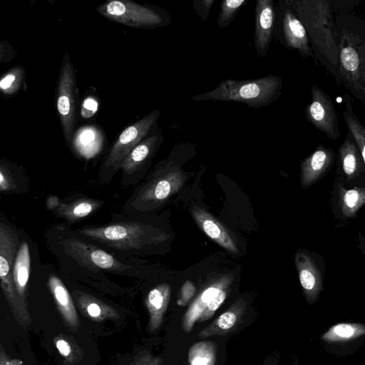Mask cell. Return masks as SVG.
<instances>
[{"mask_svg":"<svg viewBox=\"0 0 365 365\" xmlns=\"http://www.w3.org/2000/svg\"><path fill=\"white\" fill-rule=\"evenodd\" d=\"M195 287L192 282L187 280L181 287L180 297L178 299L179 304H185L195 294Z\"/></svg>","mask_w":365,"mask_h":365,"instance_id":"obj_30","label":"cell"},{"mask_svg":"<svg viewBox=\"0 0 365 365\" xmlns=\"http://www.w3.org/2000/svg\"><path fill=\"white\" fill-rule=\"evenodd\" d=\"M247 0H224L221 2L217 24L219 29H225L235 18Z\"/></svg>","mask_w":365,"mask_h":365,"instance_id":"obj_25","label":"cell"},{"mask_svg":"<svg viewBox=\"0 0 365 365\" xmlns=\"http://www.w3.org/2000/svg\"><path fill=\"white\" fill-rule=\"evenodd\" d=\"M230 285L231 284H229L222 288L218 292V294L213 298V299L207 304L205 310V312H206L205 314H207V313L211 314L214 312L221 306V304L223 303V302L227 297V291Z\"/></svg>","mask_w":365,"mask_h":365,"instance_id":"obj_28","label":"cell"},{"mask_svg":"<svg viewBox=\"0 0 365 365\" xmlns=\"http://www.w3.org/2000/svg\"><path fill=\"white\" fill-rule=\"evenodd\" d=\"M365 339V324L339 323L332 326L322 336L329 348H348L359 345Z\"/></svg>","mask_w":365,"mask_h":365,"instance_id":"obj_15","label":"cell"},{"mask_svg":"<svg viewBox=\"0 0 365 365\" xmlns=\"http://www.w3.org/2000/svg\"><path fill=\"white\" fill-rule=\"evenodd\" d=\"M160 116V110H153L121 131L100 167L99 176L102 180H110L120 170L123 162L131 150L158 127Z\"/></svg>","mask_w":365,"mask_h":365,"instance_id":"obj_5","label":"cell"},{"mask_svg":"<svg viewBox=\"0 0 365 365\" xmlns=\"http://www.w3.org/2000/svg\"><path fill=\"white\" fill-rule=\"evenodd\" d=\"M31 257L26 242H21L17 252L14 266L13 279L15 288L22 301L26 302V293L29 279Z\"/></svg>","mask_w":365,"mask_h":365,"instance_id":"obj_19","label":"cell"},{"mask_svg":"<svg viewBox=\"0 0 365 365\" xmlns=\"http://www.w3.org/2000/svg\"><path fill=\"white\" fill-rule=\"evenodd\" d=\"M186 177L177 164L169 162L163 165L133 193L127 201L125 211L134 215L157 207L182 188Z\"/></svg>","mask_w":365,"mask_h":365,"instance_id":"obj_3","label":"cell"},{"mask_svg":"<svg viewBox=\"0 0 365 365\" xmlns=\"http://www.w3.org/2000/svg\"><path fill=\"white\" fill-rule=\"evenodd\" d=\"M215 0H193L192 8L202 22H207Z\"/></svg>","mask_w":365,"mask_h":365,"instance_id":"obj_27","label":"cell"},{"mask_svg":"<svg viewBox=\"0 0 365 365\" xmlns=\"http://www.w3.org/2000/svg\"><path fill=\"white\" fill-rule=\"evenodd\" d=\"M236 320L237 318L235 313L231 311H228L220 316L217 322V325L222 330H227L234 326Z\"/></svg>","mask_w":365,"mask_h":365,"instance_id":"obj_29","label":"cell"},{"mask_svg":"<svg viewBox=\"0 0 365 365\" xmlns=\"http://www.w3.org/2000/svg\"><path fill=\"white\" fill-rule=\"evenodd\" d=\"M16 179L11 169V163L1 160L0 165V190L2 192H17Z\"/></svg>","mask_w":365,"mask_h":365,"instance_id":"obj_26","label":"cell"},{"mask_svg":"<svg viewBox=\"0 0 365 365\" xmlns=\"http://www.w3.org/2000/svg\"><path fill=\"white\" fill-rule=\"evenodd\" d=\"M308 119L332 139L339 136L337 118L331 101L317 86L312 88V100L307 108Z\"/></svg>","mask_w":365,"mask_h":365,"instance_id":"obj_12","label":"cell"},{"mask_svg":"<svg viewBox=\"0 0 365 365\" xmlns=\"http://www.w3.org/2000/svg\"><path fill=\"white\" fill-rule=\"evenodd\" d=\"M76 301L81 309L96 320L115 318L117 312L94 297L81 292H76Z\"/></svg>","mask_w":365,"mask_h":365,"instance_id":"obj_23","label":"cell"},{"mask_svg":"<svg viewBox=\"0 0 365 365\" xmlns=\"http://www.w3.org/2000/svg\"><path fill=\"white\" fill-rule=\"evenodd\" d=\"M299 280L308 304L317 301L323 289L325 262L318 253L299 249L294 257Z\"/></svg>","mask_w":365,"mask_h":365,"instance_id":"obj_9","label":"cell"},{"mask_svg":"<svg viewBox=\"0 0 365 365\" xmlns=\"http://www.w3.org/2000/svg\"><path fill=\"white\" fill-rule=\"evenodd\" d=\"M16 232L4 222L0 223L1 286L9 307L18 322L26 327L31 323L27 304L21 300L13 279V266L20 246Z\"/></svg>","mask_w":365,"mask_h":365,"instance_id":"obj_6","label":"cell"},{"mask_svg":"<svg viewBox=\"0 0 365 365\" xmlns=\"http://www.w3.org/2000/svg\"><path fill=\"white\" fill-rule=\"evenodd\" d=\"M76 232L82 238L126 255H143L150 246L164 242L169 238L163 230L137 220L84 227Z\"/></svg>","mask_w":365,"mask_h":365,"instance_id":"obj_1","label":"cell"},{"mask_svg":"<svg viewBox=\"0 0 365 365\" xmlns=\"http://www.w3.org/2000/svg\"><path fill=\"white\" fill-rule=\"evenodd\" d=\"M276 11L273 0L255 4L254 46L258 58L266 57L274 36Z\"/></svg>","mask_w":365,"mask_h":365,"instance_id":"obj_11","label":"cell"},{"mask_svg":"<svg viewBox=\"0 0 365 365\" xmlns=\"http://www.w3.org/2000/svg\"><path fill=\"white\" fill-rule=\"evenodd\" d=\"M336 191L342 216L346 219L356 217L365 205V187L346 189L341 183L337 182Z\"/></svg>","mask_w":365,"mask_h":365,"instance_id":"obj_21","label":"cell"},{"mask_svg":"<svg viewBox=\"0 0 365 365\" xmlns=\"http://www.w3.org/2000/svg\"><path fill=\"white\" fill-rule=\"evenodd\" d=\"M55 345L63 356L68 360L71 359L72 354L71 346L67 341L63 339H56L55 341Z\"/></svg>","mask_w":365,"mask_h":365,"instance_id":"obj_32","label":"cell"},{"mask_svg":"<svg viewBox=\"0 0 365 365\" xmlns=\"http://www.w3.org/2000/svg\"><path fill=\"white\" fill-rule=\"evenodd\" d=\"M78 88L75 69L69 54L63 56L56 83L55 101L67 146L72 142L76 120Z\"/></svg>","mask_w":365,"mask_h":365,"instance_id":"obj_7","label":"cell"},{"mask_svg":"<svg viewBox=\"0 0 365 365\" xmlns=\"http://www.w3.org/2000/svg\"><path fill=\"white\" fill-rule=\"evenodd\" d=\"M58 201V200L57 197H52L48 200V207L50 209H56L60 204Z\"/></svg>","mask_w":365,"mask_h":365,"instance_id":"obj_35","label":"cell"},{"mask_svg":"<svg viewBox=\"0 0 365 365\" xmlns=\"http://www.w3.org/2000/svg\"><path fill=\"white\" fill-rule=\"evenodd\" d=\"M159 360L153 358L149 353L142 351L133 358L130 365H158Z\"/></svg>","mask_w":365,"mask_h":365,"instance_id":"obj_31","label":"cell"},{"mask_svg":"<svg viewBox=\"0 0 365 365\" xmlns=\"http://www.w3.org/2000/svg\"><path fill=\"white\" fill-rule=\"evenodd\" d=\"M190 211L195 223L209 238L230 252H238L230 234L211 213L199 206H192Z\"/></svg>","mask_w":365,"mask_h":365,"instance_id":"obj_13","label":"cell"},{"mask_svg":"<svg viewBox=\"0 0 365 365\" xmlns=\"http://www.w3.org/2000/svg\"><path fill=\"white\" fill-rule=\"evenodd\" d=\"M358 245L360 250L365 257V236L363 235L361 230H359L358 232Z\"/></svg>","mask_w":365,"mask_h":365,"instance_id":"obj_34","label":"cell"},{"mask_svg":"<svg viewBox=\"0 0 365 365\" xmlns=\"http://www.w3.org/2000/svg\"><path fill=\"white\" fill-rule=\"evenodd\" d=\"M63 252L72 259L93 270H105L115 274H134L130 264L115 258L111 254L78 237H65Z\"/></svg>","mask_w":365,"mask_h":365,"instance_id":"obj_8","label":"cell"},{"mask_svg":"<svg viewBox=\"0 0 365 365\" xmlns=\"http://www.w3.org/2000/svg\"><path fill=\"white\" fill-rule=\"evenodd\" d=\"M0 365H14V359H9L2 345H0Z\"/></svg>","mask_w":365,"mask_h":365,"instance_id":"obj_33","label":"cell"},{"mask_svg":"<svg viewBox=\"0 0 365 365\" xmlns=\"http://www.w3.org/2000/svg\"><path fill=\"white\" fill-rule=\"evenodd\" d=\"M334 158L331 150L319 146L309 156L302 161L300 183L307 189L317 182L327 172Z\"/></svg>","mask_w":365,"mask_h":365,"instance_id":"obj_14","label":"cell"},{"mask_svg":"<svg viewBox=\"0 0 365 365\" xmlns=\"http://www.w3.org/2000/svg\"><path fill=\"white\" fill-rule=\"evenodd\" d=\"M48 284L62 317L72 329H77L79 327L77 312L66 287L54 274L49 276Z\"/></svg>","mask_w":365,"mask_h":365,"instance_id":"obj_17","label":"cell"},{"mask_svg":"<svg viewBox=\"0 0 365 365\" xmlns=\"http://www.w3.org/2000/svg\"><path fill=\"white\" fill-rule=\"evenodd\" d=\"M25 70L21 66L11 68L4 73L0 79V90L5 95L17 93L22 87L25 79Z\"/></svg>","mask_w":365,"mask_h":365,"instance_id":"obj_24","label":"cell"},{"mask_svg":"<svg viewBox=\"0 0 365 365\" xmlns=\"http://www.w3.org/2000/svg\"><path fill=\"white\" fill-rule=\"evenodd\" d=\"M170 286L161 283L153 288L148 294L145 304L150 314L149 328L155 331L160 324L163 315L168 305Z\"/></svg>","mask_w":365,"mask_h":365,"instance_id":"obj_18","label":"cell"},{"mask_svg":"<svg viewBox=\"0 0 365 365\" xmlns=\"http://www.w3.org/2000/svg\"><path fill=\"white\" fill-rule=\"evenodd\" d=\"M343 172L348 180L356 179L363 170L364 164L361 153L349 136L339 149Z\"/></svg>","mask_w":365,"mask_h":365,"instance_id":"obj_22","label":"cell"},{"mask_svg":"<svg viewBox=\"0 0 365 365\" xmlns=\"http://www.w3.org/2000/svg\"><path fill=\"white\" fill-rule=\"evenodd\" d=\"M163 140L162 130L158 127L131 150L120 168L122 185L127 186L134 183L137 177L148 166Z\"/></svg>","mask_w":365,"mask_h":365,"instance_id":"obj_10","label":"cell"},{"mask_svg":"<svg viewBox=\"0 0 365 365\" xmlns=\"http://www.w3.org/2000/svg\"><path fill=\"white\" fill-rule=\"evenodd\" d=\"M282 32V42L287 47L298 51L302 55L309 53L304 26L289 8L283 10Z\"/></svg>","mask_w":365,"mask_h":365,"instance_id":"obj_16","label":"cell"},{"mask_svg":"<svg viewBox=\"0 0 365 365\" xmlns=\"http://www.w3.org/2000/svg\"><path fill=\"white\" fill-rule=\"evenodd\" d=\"M96 11L110 21L135 29H155L171 23L166 9L132 0L106 1L98 5Z\"/></svg>","mask_w":365,"mask_h":365,"instance_id":"obj_4","label":"cell"},{"mask_svg":"<svg viewBox=\"0 0 365 365\" xmlns=\"http://www.w3.org/2000/svg\"><path fill=\"white\" fill-rule=\"evenodd\" d=\"M282 78L273 74L255 79H226L214 89L191 98L195 102L241 103L250 108L259 109L277 101L282 94Z\"/></svg>","mask_w":365,"mask_h":365,"instance_id":"obj_2","label":"cell"},{"mask_svg":"<svg viewBox=\"0 0 365 365\" xmlns=\"http://www.w3.org/2000/svg\"><path fill=\"white\" fill-rule=\"evenodd\" d=\"M103 205V202L91 198L81 197L69 202H60L56 212L70 222L81 220Z\"/></svg>","mask_w":365,"mask_h":365,"instance_id":"obj_20","label":"cell"}]
</instances>
